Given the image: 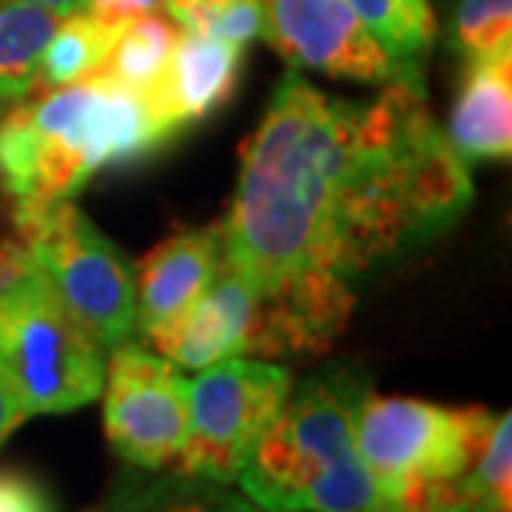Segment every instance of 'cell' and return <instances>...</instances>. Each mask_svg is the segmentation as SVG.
<instances>
[{
	"label": "cell",
	"instance_id": "4",
	"mask_svg": "<svg viewBox=\"0 0 512 512\" xmlns=\"http://www.w3.org/2000/svg\"><path fill=\"white\" fill-rule=\"evenodd\" d=\"M103 350L37 262L0 288V382L23 419L92 404L106 382Z\"/></svg>",
	"mask_w": 512,
	"mask_h": 512
},
{
	"label": "cell",
	"instance_id": "1",
	"mask_svg": "<svg viewBox=\"0 0 512 512\" xmlns=\"http://www.w3.org/2000/svg\"><path fill=\"white\" fill-rule=\"evenodd\" d=\"M473 180L427 109L421 72L370 100L279 80L242 151L222 222L231 268L254 285L251 356H313L345 330L356 282L453 228Z\"/></svg>",
	"mask_w": 512,
	"mask_h": 512
},
{
	"label": "cell",
	"instance_id": "17",
	"mask_svg": "<svg viewBox=\"0 0 512 512\" xmlns=\"http://www.w3.org/2000/svg\"><path fill=\"white\" fill-rule=\"evenodd\" d=\"M180 35L183 29L157 12L128 20L126 29L120 32L111 49L106 66L97 74H109L111 80L123 83L126 89L146 100L168 72V63H171Z\"/></svg>",
	"mask_w": 512,
	"mask_h": 512
},
{
	"label": "cell",
	"instance_id": "15",
	"mask_svg": "<svg viewBox=\"0 0 512 512\" xmlns=\"http://www.w3.org/2000/svg\"><path fill=\"white\" fill-rule=\"evenodd\" d=\"M126 23L97 18L86 9L60 20L55 37L49 40L43 60H40L35 92L72 86L77 80H86L100 72L106 66L120 32L126 29Z\"/></svg>",
	"mask_w": 512,
	"mask_h": 512
},
{
	"label": "cell",
	"instance_id": "27",
	"mask_svg": "<svg viewBox=\"0 0 512 512\" xmlns=\"http://www.w3.org/2000/svg\"><path fill=\"white\" fill-rule=\"evenodd\" d=\"M470 512H501V510H493V507H476V510Z\"/></svg>",
	"mask_w": 512,
	"mask_h": 512
},
{
	"label": "cell",
	"instance_id": "26",
	"mask_svg": "<svg viewBox=\"0 0 512 512\" xmlns=\"http://www.w3.org/2000/svg\"><path fill=\"white\" fill-rule=\"evenodd\" d=\"M365 512H402L399 507H393V504H382V507H373V510H365Z\"/></svg>",
	"mask_w": 512,
	"mask_h": 512
},
{
	"label": "cell",
	"instance_id": "25",
	"mask_svg": "<svg viewBox=\"0 0 512 512\" xmlns=\"http://www.w3.org/2000/svg\"><path fill=\"white\" fill-rule=\"evenodd\" d=\"M29 3H37V6L55 12L60 18H69L74 12H83L86 9V0H29Z\"/></svg>",
	"mask_w": 512,
	"mask_h": 512
},
{
	"label": "cell",
	"instance_id": "11",
	"mask_svg": "<svg viewBox=\"0 0 512 512\" xmlns=\"http://www.w3.org/2000/svg\"><path fill=\"white\" fill-rule=\"evenodd\" d=\"M242 52V46L228 40L194 32L180 35L168 72L146 97L151 117L171 140L228 103L242 72Z\"/></svg>",
	"mask_w": 512,
	"mask_h": 512
},
{
	"label": "cell",
	"instance_id": "24",
	"mask_svg": "<svg viewBox=\"0 0 512 512\" xmlns=\"http://www.w3.org/2000/svg\"><path fill=\"white\" fill-rule=\"evenodd\" d=\"M20 421H26L23 413H20V407L12 399V393L6 390V384L0 382V441H6V436L15 427H20Z\"/></svg>",
	"mask_w": 512,
	"mask_h": 512
},
{
	"label": "cell",
	"instance_id": "13",
	"mask_svg": "<svg viewBox=\"0 0 512 512\" xmlns=\"http://www.w3.org/2000/svg\"><path fill=\"white\" fill-rule=\"evenodd\" d=\"M447 143L461 160H510L512 55L464 60Z\"/></svg>",
	"mask_w": 512,
	"mask_h": 512
},
{
	"label": "cell",
	"instance_id": "5",
	"mask_svg": "<svg viewBox=\"0 0 512 512\" xmlns=\"http://www.w3.org/2000/svg\"><path fill=\"white\" fill-rule=\"evenodd\" d=\"M487 407L376 396L362 390L356 404V450L387 504L404 507L421 490L467 476L495 424Z\"/></svg>",
	"mask_w": 512,
	"mask_h": 512
},
{
	"label": "cell",
	"instance_id": "29",
	"mask_svg": "<svg viewBox=\"0 0 512 512\" xmlns=\"http://www.w3.org/2000/svg\"><path fill=\"white\" fill-rule=\"evenodd\" d=\"M0 114H3V103H0Z\"/></svg>",
	"mask_w": 512,
	"mask_h": 512
},
{
	"label": "cell",
	"instance_id": "8",
	"mask_svg": "<svg viewBox=\"0 0 512 512\" xmlns=\"http://www.w3.org/2000/svg\"><path fill=\"white\" fill-rule=\"evenodd\" d=\"M103 393L106 439L126 464L157 473L180 458L191 419L180 367L123 342L111 348Z\"/></svg>",
	"mask_w": 512,
	"mask_h": 512
},
{
	"label": "cell",
	"instance_id": "22",
	"mask_svg": "<svg viewBox=\"0 0 512 512\" xmlns=\"http://www.w3.org/2000/svg\"><path fill=\"white\" fill-rule=\"evenodd\" d=\"M0 512H57L49 490L20 470L0 473Z\"/></svg>",
	"mask_w": 512,
	"mask_h": 512
},
{
	"label": "cell",
	"instance_id": "14",
	"mask_svg": "<svg viewBox=\"0 0 512 512\" xmlns=\"http://www.w3.org/2000/svg\"><path fill=\"white\" fill-rule=\"evenodd\" d=\"M60 15L29 3L0 0V103L12 106L35 94L40 60L60 26Z\"/></svg>",
	"mask_w": 512,
	"mask_h": 512
},
{
	"label": "cell",
	"instance_id": "12",
	"mask_svg": "<svg viewBox=\"0 0 512 512\" xmlns=\"http://www.w3.org/2000/svg\"><path fill=\"white\" fill-rule=\"evenodd\" d=\"M256 308L259 302L254 285L225 259L220 276L197 302V308L154 348L171 365L185 370H205L234 356H251Z\"/></svg>",
	"mask_w": 512,
	"mask_h": 512
},
{
	"label": "cell",
	"instance_id": "18",
	"mask_svg": "<svg viewBox=\"0 0 512 512\" xmlns=\"http://www.w3.org/2000/svg\"><path fill=\"white\" fill-rule=\"evenodd\" d=\"M365 32L404 69H419L433 46L436 18L430 0H345Z\"/></svg>",
	"mask_w": 512,
	"mask_h": 512
},
{
	"label": "cell",
	"instance_id": "2",
	"mask_svg": "<svg viewBox=\"0 0 512 512\" xmlns=\"http://www.w3.org/2000/svg\"><path fill=\"white\" fill-rule=\"evenodd\" d=\"M165 143L140 94L92 74L0 114V188L15 208L72 200L97 171L140 163Z\"/></svg>",
	"mask_w": 512,
	"mask_h": 512
},
{
	"label": "cell",
	"instance_id": "6",
	"mask_svg": "<svg viewBox=\"0 0 512 512\" xmlns=\"http://www.w3.org/2000/svg\"><path fill=\"white\" fill-rule=\"evenodd\" d=\"M15 225L66 308L103 348H117L134 336V271L72 200L15 208Z\"/></svg>",
	"mask_w": 512,
	"mask_h": 512
},
{
	"label": "cell",
	"instance_id": "7",
	"mask_svg": "<svg viewBox=\"0 0 512 512\" xmlns=\"http://www.w3.org/2000/svg\"><path fill=\"white\" fill-rule=\"evenodd\" d=\"M293 379L282 365L225 359L188 382V439L177 473L231 484L288 402Z\"/></svg>",
	"mask_w": 512,
	"mask_h": 512
},
{
	"label": "cell",
	"instance_id": "28",
	"mask_svg": "<svg viewBox=\"0 0 512 512\" xmlns=\"http://www.w3.org/2000/svg\"><path fill=\"white\" fill-rule=\"evenodd\" d=\"M86 512H111L109 507H94V510H86Z\"/></svg>",
	"mask_w": 512,
	"mask_h": 512
},
{
	"label": "cell",
	"instance_id": "19",
	"mask_svg": "<svg viewBox=\"0 0 512 512\" xmlns=\"http://www.w3.org/2000/svg\"><path fill=\"white\" fill-rule=\"evenodd\" d=\"M168 18L183 32L217 37L237 46L265 37V15L259 0H163Z\"/></svg>",
	"mask_w": 512,
	"mask_h": 512
},
{
	"label": "cell",
	"instance_id": "23",
	"mask_svg": "<svg viewBox=\"0 0 512 512\" xmlns=\"http://www.w3.org/2000/svg\"><path fill=\"white\" fill-rule=\"evenodd\" d=\"M160 6L163 0H86V12L114 23H126L148 12H157Z\"/></svg>",
	"mask_w": 512,
	"mask_h": 512
},
{
	"label": "cell",
	"instance_id": "21",
	"mask_svg": "<svg viewBox=\"0 0 512 512\" xmlns=\"http://www.w3.org/2000/svg\"><path fill=\"white\" fill-rule=\"evenodd\" d=\"M461 487L473 507L512 512V416L495 419L481 453L461 478Z\"/></svg>",
	"mask_w": 512,
	"mask_h": 512
},
{
	"label": "cell",
	"instance_id": "3",
	"mask_svg": "<svg viewBox=\"0 0 512 512\" xmlns=\"http://www.w3.org/2000/svg\"><path fill=\"white\" fill-rule=\"evenodd\" d=\"M362 379L342 370L291 387L239 473L242 495L268 512H365L387 504L356 450Z\"/></svg>",
	"mask_w": 512,
	"mask_h": 512
},
{
	"label": "cell",
	"instance_id": "10",
	"mask_svg": "<svg viewBox=\"0 0 512 512\" xmlns=\"http://www.w3.org/2000/svg\"><path fill=\"white\" fill-rule=\"evenodd\" d=\"M228 259L222 222L183 231L143 256L134 276L137 330L151 345L171 336L197 308Z\"/></svg>",
	"mask_w": 512,
	"mask_h": 512
},
{
	"label": "cell",
	"instance_id": "9",
	"mask_svg": "<svg viewBox=\"0 0 512 512\" xmlns=\"http://www.w3.org/2000/svg\"><path fill=\"white\" fill-rule=\"evenodd\" d=\"M265 40L293 69L382 86L404 69L367 35L345 0H259Z\"/></svg>",
	"mask_w": 512,
	"mask_h": 512
},
{
	"label": "cell",
	"instance_id": "30",
	"mask_svg": "<svg viewBox=\"0 0 512 512\" xmlns=\"http://www.w3.org/2000/svg\"><path fill=\"white\" fill-rule=\"evenodd\" d=\"M0 444H3V441H0Z\"/></svg>",
	"mask_w": 512,
	"mask_h": 512
},
{
	"label": "cell",
	"instance_id": "20",
	"mask_svg": "<svg viewBox=\"0 0 512 512\" xmlns=\"http://www.w3.org/2000/svg\"><path fill=\"white\" fill-rule=\"evenodd\" d=\"M450 46L464 60L512 55V0H458Z\"/></svg>",
	"mask_w": 512,
	"mask_h": 512
},
{
	"label": "cell",
	"instance_id": "16",
	"mask_svg": "<svg viewBox=\"0 0 512 512\" xmlns=\"http://www.w3.org/2000/svg\"><path fill=\"white\" fill-rule=\"evenodd\" d=\"M106 507L111 512H268L256 507L248 495L231 493L217 481L183 473L123 481Z\"/></svg>",
	"mask_w": 512,
	"mask_h": 512
}]
</instances>
